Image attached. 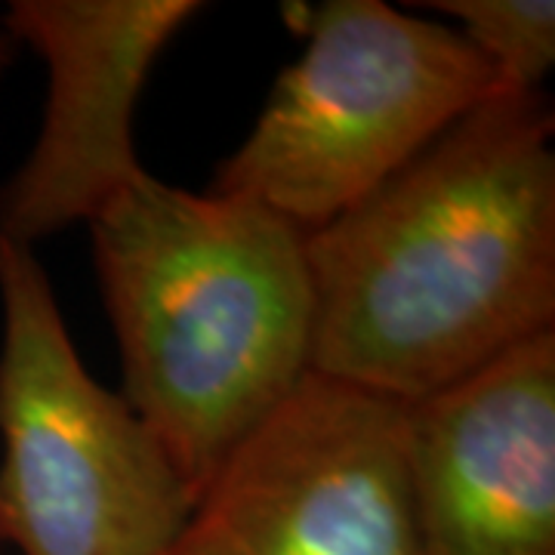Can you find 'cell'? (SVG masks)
I'll list each match as a JSON object with an SVG mask.
<instances>
[{
	"instance_id": "1",
	"label": "cell",
	"mask_w": 555,
	"mask_h": 555,
	"mask_svg": "<svg viewBox=\"0 0 555 555\" xmlns=\"http://www.w3.org/2000/svg\"><path fill=\"white\" fill-rule=\"evenodd\" d=\"M553 133L503 90L309 232L312 371L414 404L555 331Z\"/></svg>"
},
{
	"instance_id": "2",
	"label": "cell",
	"mask_w": 555,
	"mask_h": 555,
	"mask_svg": "<svg viewBox=\"0 0 555 555\" xmlns=\"http://www.w3.org/2000/svg\"><path fill=\"white\" fill-rule=\"evenodd\" d=\"M87 225L124 398L198 503L312 371L309 235L257 201L149 170Z\"/></svg>"
},
{
	"instance_id": "3",
	"label": "cell",
	"mask_w": 555,
	"mask_h": 555,
	"mask_svg": "<svg viewBox=\"0 0 555 555\" xmlns=\"http://www.w3.org/2000/svg\"><path fill=\"white\" fill-rule=\"evenodd\" d=\"M306 38L207 192L250 198L306 235L356 207L476 105L503 93L456 28L379 0L287 7Z\"/></svg>"
},
{
	"instance_id": "4",
	"label": "cell",
	"mask_w": 555,
	"mask_h": 555,
	"mask_svg": "<svg viewBox=\"0 0 555 555\" xmlns=\"http://www.w3.org/2000/svg\"><path fill=\"white\" fill-rule=\"evenodd\" d=\"M0 543L167 555L195 494L127 398L83 367L35 247L0 232Z\"/></svg>"
},
{
	"instance_id": "5",
	"label": "cell",
	"mask_w": 555,
	"mask_h": 555,
	"mask_svg": "<svg viewBox=\"0 0 555 555\" xmlns=\"http://www.w3.org/2000/svg\"><path fill=\"white\" fill-rule=\"evenodd\" d=\"M198 555H426L408 404L309 371L201 491Z\"/></svg>"
},
{
	"instance_id": "6",
	"label": "cell",
	"mask_w": 555,
	"mask_h": 555,
	"mask_svg": "<svg viewBox=\"0 0 555 555\" xmlns=\"http://www.w3.org/2000/svg\"><path fill=\"white\" fill-rule=\"evenodd\" d=\"M195 0H13L0 31L47 68L40 133L0 185V232L35 247L90 222L145 170L133 145L142 87Z\"/></svg>"
},
{
	"instance_id": "7",
	"label": "cell",
	"mask_w": 555,
	"mask_h": 555,
	"mask_svg": "<svg viewBox=\"0 0 555 555\" xmlns=\"http://www.w3.org/2000/svg\"><path fill=\"white\" fill-rule=\"evenodd\" d=\"M426 555H555V331L408 404Z\"/></svg>"
},
{
	"instance_id": "8",
	"label": "cell",
	"mask_w": 555,
	"mask_h": 555,
	"mask_svg": "<svg viewBox=\"0 0 555 555\" xmlns=\"http://www.w3.org/2000/svg\"><path fill=\"white\" fill-rule=\"evenodd\" d=\"M420 10H436L460 22L456 31L494 68L503 90H540L553 72V0H429Z\"/></svg>"
},
{
	"instance_id": "9",
	"label": "cell",
	"mask_w": 555,
	"mask_h": 555,
	"mask_svg": "<svg viewBox=\"0 0 555 555\" xmlns=\"http://www.w3.org/2000/svg\"><path fill=\"white\" fill-rule=\"evenodd\" d=\"M13 62H16V43L0 31V78L10 72V65H13Z\"/></svg>"
},
{
	"instance_id": "10",
	"label": "cell",
	"mask_w": 555,
	"mask_h": 555,
	"mask_svg": "<svg viewBox=\"0 0 555 555\" xmlns=\"http://www.w3.org/2000/svg\"><path fill=\"white\" fill-rule=\"evenodd\" d=\"M167 555H198V553H195V550H192L189 543H182V540H179L177 546H173V550H170Z\"/></svg>"
}]
</instances>
